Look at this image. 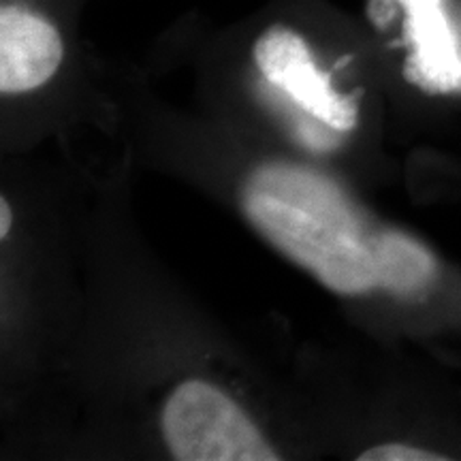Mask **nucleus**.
Listing matches in <instances>:
<instances>
[{
	"label": "nucleus",
	"instance_id": "7ed1b4c3",
	"mask_svg": "<svg viewBox=\"0 0 461 461\" xmlns=\"http://www.w3.org/2000/svg\"><path fill=\"white\" fill-rule=\"evenodd\" d=\"M252 62L265 82L321 124L333 131L357 124L355 101L339 95L331 73L319 65L312 45L295 28H265L252 43Z\"/></svg>",
	"mask_w": 461,
	"mask_h": 461
},
{
	"label": "nucleus",
	"instance_id": "0eeeda50",
	"mask_svg": "<svg viewBox=\"0 0 461 461\" xmlns=\"http://www.w3.org/2000/svg\"><path fill=\"white\" fill-rule=\"evenodd\" d=\"M11 229V207L7 203V199L0 201V238H7Z\"/></svg>",
	"mask_w": 461,
	"mask_h": 461
},
{
	"label": "nucleus",
	"instance_id": "f257e3e1",
	"mask_svg": "<svg viewBox=\"0 0 461 461\" xmlns=\"http://www.w3.org/2000/svg\"><path fill=\"white\" fill-rule=\"evenodd\" d=\"M248 222L282 255L338 295L380 286L383 233H372L344 190L297 165H263L248 177Z\"/></svg>",
	"mask_w": 461,
	"mask_h": 461
},
{
	"label": "nucleus",
	"instance_id": "39448f33",
	"mask_svg": "<svg viewBox=\"0 0 461 461\" xmlns=\"http://www.w3.org/2000/svg\"><path fill=\"white\" fill-rule=\"evenodd\" d=\"M403 14L411 79L434 92H461V32L447 0H393Z\"/></svg>",
	"mask_w": 461,
	"mask_h": 461
},
{
	"label": "nucleus",
	"instance_id": "423d86ee",
	"mask_svg": "<svg viewBox=\"0 0 461 461\" xmlns=\"http://www.w3.org/2000/svg\"><path fill=\"white\" fill-rule=\"evenodd\" d=\"M359 461H445L447 455H440L429 448H420L412 445H402V442H389V445H378L363 451Z\"/></svg>",
	"mask_w": 461,
	"mask_h": 461
},
{
	"label": "nucleus",
	"instance_id": "f03ea898",
	"mask_svg": "<svg viewBox=\"0 0 461 461\" xmlns=\"http://www.w3.org/2000/svg\"><path fill=\"white\" fill-rule=\"evenodd\" d=\"M160 428L171 455L180 461L278 459L238 403L203 380H186L171 391Z\"/></svg>",
	"mask_w": 461,
	"mask_h": 461
},
{
	"label": "nucleus",
	"instance_id": "20e7f679",
	"mask_svg": "<svg viewBox=\"0 0 461 461\" xmlns=\"http://www.w3.org/2000/svg\"><path fill=\"white\" fill-rule=\"evenodd\" d=\"M65 62V39L48 15L26 5L0 7V92L24 95L41 88Z\"/></svg>",
	"mask_w": 461,
	"mask_h": 461
}]
</instances>
